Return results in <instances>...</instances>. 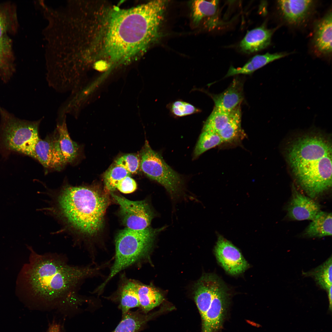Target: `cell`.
<instances>
[{"label": "cell", "mask_w": 332, "mask_h": 332, "mask_svg": "<svg viewBox=\"0 0 332 332\" xmlns=\"http://www.w3.org/2000/svg\"><path fill=\"white\" fill-rule=\"evenodd\" d=\"M28 248L29 262L20 271L16 288L17 295L27 300L46 304L79 302V291L84 281L104 267L72 265L61 254H40Z\"/></svg>", "instance_id": "6da1fadb"}, {"label": "cell", "mask_w": 332, "mask_h": 332, "mask_svg": "<svg viewBox=\"0 0 332 332\" xmlns=\"http://www.w3.org/2000/svg\"><path fill=\"white\" fill-rule=\"evenodd\" d=\"M167 3L155 0L129 9H112L104 22L103 57L124 61L144 52L160 37Z\"/></svg>", "instance_id": "7a4b0ae2"}, {"label": "cell", "mask_w": 332, "mask_h": 332, "mask_svg": "<svg viewBox=\"0 0 332 332\" xmlns=\"http://www.w3.org/2000/svg\"><path fill=\"white\" fill-rule=\"evenodd\" d=\"M288 162L295 179L314 198L332 186V146L322 135L311 133L297 138L287 150Z\"/></svg>", "instance_id": "3957f363"}, {"label": "cell", "mask_w": 332, "mask_h": 332, "mask_svg": "<svg viewBox=\"0 0 332 332\" xmlns=\"http://www.w3.org/2000/svg\"><path fill=\"white\" fill-rule=\"evenodd\" d=\"M106 194L91 188L68 185L58 199L60 214L79 234L91 237L102 229L109 204Z\"/></svg>", "instance_id": "277c9868"}, {"label": "cell", "mask_w": 332, "mask_h": 332, "mask_svg": "<svg viewBox=\"0 0 332 332\" xmlns=\"http://www.w3.org/2000/svg\"><path fill=\"white\" fill-rule=\"evenodd\" d=\"M164 229L149 227L140 230L127 228L121 231L115 241L114 260L110 273L105 280L98 287L103 291L112 279L122 271L137 265L148 256L156 236Z\"/></svg>", "instance_id": "5b68a950"}, {"label": "cell", "mask_w": 332, "mask_h": 332, "mask_svg": "<svg viewBox=\"0 0 332 332\" xmlns=\"http://www.w3.org/2000/svg\"><path fill=\"white\" fill-rule=\"evenodd\" d=\"M0 135L7 149L34 158L35 146L39 139V121H29L18 118L0 106Z\"/></svg>", "instance_id": "8992f818"}, {"label": "cell", "mask_w": 332, "mask_h": 332, "mask_svg": "<svg viewBox=\"0 0 332 332\" xmlns=\"http://www.w3.org/2000/svg\"><path fill=\"white\" fill-rule=\"evenodd\" d=\"M141 155L140 168L145 174L162 185L172 198L179 196L184 185L181 176L151 148L147 141Z\"/></svg>", "instance_id": "52a82bcc"}, {"label": "cell", "mask_w": 332, "mask_h": 332, "mask_svg": "<svg viewBox=\"0 0 332 332\" xmlns=\"http://www.w3.org/2000/svg\"><path fill=\"white\" fill-rule=\"evenodd\" d=\"M111 194L120 206L122 220L126 228L140 230L149 227L155 213L147 202L132 201L112 192Z\"/></svg>", "instance_id": "ba28073f"}, {"label": "cell", "mask_w": 332, "mask_h": 332, "mask_svg": "<svg viewBox=\"0 0 332 332\" xmlns=\"http://www.w3.org/2000/svg\"><path fill=\"white\" fill-rule=\"evenodd\" d=\"M214 253L220 265L231 275H239L249 267L248 263L239 250L221 235L218 236Z\"/></svg>", "instance_id": "9c48e42d"}, {"label": "cell", "mask_w": 332, "mask_h": 332, "mask_svg": "<svg viewBox=\"0 0 332 332\" xmlns=\"http://www.w3.org/2000/svg\"><path fill=\"white\" fill-rule=\"evenodd\" d=\"M227 287L222 282L203 319L201 332H217L221 328L229 299Z\"/></svg>", "instance_id": "30bf717a"}, {"label": "cell", "mask_w": 332, "mask_h": 332, "mask_svg": "<svg viewBox=\"0 0 332 332\" xmlns=\"http://www.w3.org/2000/svg\"><path fill=\"white\" fill-rule=\"evenodd\" d=\"M319 204L312 199L301 194L294 185L292 197L287 208L288 217L292 220H313L321 211Z\"/></svg>", "instance_id": "8fae6325"}, {"label": "cell", "mask_w": 332, "mask_h": 332, "mask_svg": "<svg viewBox=\"0 0 332 332\" xmlns=\"http://www.w3.org/2000/svg\"><path fill=\"white\" fill-rule=\"evenodd\" d=\"M222 282L217 275L206 274L202 276L195 286L194 299L201 319L212 302L216 291Z\"/></svg>", "instance_id": "7c38bea8"}, {"label": "cell", "mask_w": 332, "mask_h": 332, "mask_svg": "<svg viewBox=\"0 0 332 332\" xmlns=\"http://www.w3.org/2000/svg\"><path fill=\"white\" fill-rule=\"evenodd\" d=\"M34 158L45 167L59 169L66 164L56 138L40 139L35 148Z\"/></svg>", "instance_id": "4fadbf2b"}, {"label": "cell", "mask_w": 332, "mask_h": 332, "mask_svg": "<svg viewBox=\"0 0 332 332\" xmlns=\"http://www.w3.org/2000/svg\"><path fill=\"white\" fill-rule=\"evenodd\" d=\"M279 10L288 23L298 25L304 22L309 16L314 2L312 0H279Z\"/></svg>", "instance_id": "5bb4252c"}, {"label": "cell", "mask_w": 332, "mask_h": 332, "mask_svg": "<svg viewBox=\"0 0 332 332\" xmlns=\"http://www.w3.org/2000/svg\"><path fill=\"white\" fill-rule=\"evenodd\" d=\"M211 95L214 102V108L231 112L240 105L244 99L243 82L236 77L223 92Z\"/></svg>", "instance_id": "9a60e30c"}, {"label": "cell", "mask_w": 332, "mask_h": 332, "mask_svg": "<svg viewBox=\"0 0 332 332\" xmlns=\"http://www.w3.org/2000/svg\"><path fill=\"white\" fill-rule=\"evenodd\" d=\"M275 30L262 26L248 31L239 44L240 49L250 53L265 49L270 45Z\"/></svg>", "instance_id": "2e32d148"}, {"label": "cell", "mask_w": 332, "mask_h": 332, "mask_svg": "<svg viewBox=\"0 0 332 332\" xmlns=\"http://www.w3.org/2000/svg\"><path fill=\"white\" fill-rule=\"evenodd\" d=\"M313 43L320 53L327 55L332 52V12H329L316 24Z\"/></svg>", "instance_id": "e0dca14e"}, {"label": "cell", "mask_w": 332, "mask_h": 332, "mask_svg": "<svg viewBox=\"0 0 332 332\" xmlns=\"http://www.w3.org/2000/svg\"><path fill=\"white\" fill-rule=\"evenodd\" d=\"M122 278L116 293L119 296L123 315L131 309L140 307V305L137 292L138 281L124 276Z\"/></svg>", "instance_id": "ac0fdd59"}, {"label": "cell", "mask_w": 332, "mask_h": 332, "mask_svg": "<svg viewBox=\"0 0 332 332\" xmlns=\"http://www.w3.org/2000/svg\"><path fill=\"white\" fill-rule=\"evenodd\" d=\"M289 54L284 52L274 53H267L264 54L256 55L242 67L235 68L233 66H231L225 77L240 74H251L269 63L285 57Z\"/></svg>", "instance_id": "d6986e66"}, {"label": "cell", "mask_w": 332, "mask_h": 332, "mask_svg": "<svg viewBox=\"0 0 332 332\" xmlns=\"http://www.w3.org/2000/svg\"><path fill=\"white\" fill-rule=\"evenodd\" d=\"M57 140L61 152L66 164L75 160L79 155V146L71 139L65 121L57 125Z\"/></svg>", "instance_id": "ffe728a7"}, {"label": "cell", "mask_w": 332, "mask_h": 332, "mask_svg": "<svg viewBox=\"0 0 332 332\" xmlns=\"http://www.w3.org/2000/svg\"><path fill=\"white\" fill-rule=\"evenodd\" d=\"M332 214L319 211L304 231V236L321 238L332 235Z\"/></svg>", "instance_id": "44dd1931"}, {"label": "cell", "mask_w": 332, "mask_h": 332, "mask_svg": "<svg viewBox=\"0 0 332 332\" xmlns=\"http://www.w3.org/2000/svg\"><path fill=\"white\" fill-rule=\"evenodd\" d=\"M137 292L140 307L145 312L158 306L163 301L162 294L152 285L138 281Z\"/></svg>", "instance_id": "7402d4cb"}, {"label": "cell", "mask_w": 332, "mask_h": 332, "mask_svg": "<svg viewBox=\"0 0 332 332\" xmlns=\"http://www.w3.org/2000/svg\"><path fill=\"white\" fill-rule=\"evenodd\" d=\"M240 105L232 111L225 127L219 133L223 142L232 143L239 140L243 133L241 128Z\"/></svg>", "instance_id": "603a6c76"}, {"label": "cell", "mask_w": 332, "mask_h": 332, "mask_svg": "<svg viewBox=\"0 0 332 332\" xmlns=\"http://www.w3.org/2000/svg\"><path fill=\"white\" fill-rule=\"evenodd\" d=\"M332 261L331 256L320 266L303 274L312 277L321 288L327 291L332 285Z\"/></svg>", "instance_id": "cb8c5ba5"}, {"label": "cell", "mask_w": 332, "mask_h": 332, "mask_svg": "<svg viewBox=\"0 0 332 332\" xmlns=\"http://www.w3.org/2000/svg\"><path fill=\"white\" fill-rule=\"evenodd\" d=\"M223 143L219 133L202 131L196 146L193 158L196 159L207 151Z\"/></svg>", "instance_id": "d4e9b609"}, {"label": "cell", "mask_w": 332, "mask_h": 332, "mask_svg": "<svg viewBox=\"0 0 332 332\" xmlns=\"http://www.w3.org/2000/svg\"><path fill=\"white\" fill-rule=\"evenodd\" d=\"M145 317L135 312H128L112 332H136L148 319Z\"/></svg>", "instance_id": "484cf974"}, {"label": "cell", "mask_w": 332, "mask_h": 332, "mask_svg": "<svg viewBox=\"0 0 332 332\" xmlns=\"http://www.w3.org/2000/svg\"><path fill=\"white\" fill-rule=\"evenodd\" d=\"M231 112H227L214 108L205 122L202 131H210L218 133L227 125L230 119Z\"/></svg>", "instance_id": "4316f807"}, {"label": "cell", "mask_w": 332, "mask_h": 332, "mask_svg": "<svg viewBox=\"0 0 332 332\" xmlns=\"http://www.w3.org/2000/svg\"><path fill=\"white\" fill-rule=\"evenodd\" d=\"M218 4L219 1L217 0L194 1L192 4V18L193 23L197 25L204 17L215 14Z\"/></svg>", "instance_id": "83f0119b"}, {"label": "cell", "mask_w": 332, "mask_h": 332, "mask_svg": "<svg viewBox=\"0 0 332 332\" xmlns=\"http://www.w3.org/2000/svg\"><path fill=\"white\" fill-rule=\"evenodd\" d=\"M17 20L16 13L10 5H0V38L14 28Z\"/></svg>", "instance_id": "f1b7e54d"}, {"label": "cell", "mask_w": 332, "mask_h": 332, "mask_svg": "<svg viewBox=\"0 0 332 332\" xmlns=\"http://www.w3.org/2000/svg\"><path fill=\"white\" fill-rule=\"evenodd\" d=\"M131 174L124 168L115 164L109 168L104 174V181L106 188L111 192L115 190L118 183Z\"/></svg>", "instance_id": "f546056e"}, {"label": "cell", "mask_w": 332, "mask_h": 332, "mask_svg": "<svg viewBox=\"0 0 332 332\" xmlns=\"http://www.w3.org/2000/svg\"><path fill=\"white\" fill-rule=\"evenodd\" d=\"M115 164L121 167L131 174L137 172L140 166V162L138 158L132 154L123 156L115 161Z\"/></svg>", "instance_id": "4dcf8cb0"}, {"label": "cell", "mask_w": 332, "mask_h": 332, "mask_svg": "<svg viewBox=\"0 0 332 332\" xmlns=\"http://www.w3.org/2000/svg\"><path fill=\"white\" fill-rule=\"evenodd\" d=\"M170 110L175 116L182 117L199 112L200 110L191 104L181 101H177L172 104Z\"/></svg>", "instance_id": "1f68e13d"}, {"label": "cell", "mask_w": 332, "mask_h": 332, "mask_svg": "<svg viewBox=\"0 0 332 332\" xmlns=\"http://www.w3.org/2000/svg\"><path fill=\"white\" fill-rule=\"evenodd\" d=\"M12 59L0 57V77L5 82L10 79L14 72Z\"/></svg>", "instance_id": "d6a6232c"}, {"label": "cell", "mask_w": 332, "mask_h": 332, "mask_svg": "<svg viewBox=\"0 0 332 332\" xmlns=\"http://www.w3.org/2000/svg\"><path fill=\"white\" fill-rule=\"evenodd\" d=\"M137 184L135 180L130 176L125 177L118 184L117 189L124 194H128L135 191Z\"/></svg>", "instance_id": "836d02e7"}, {"label": "cell", "mask_w": 332, "mask_h": 332, "mask_svg": "<svg viewBox=\"0 0 332 332\" xmlns=\"http://www.w3.org/2000/svg\"><path fill=\"white\" fill-rule=\"evenodd\" d=\"M0 57L13 58L11 42L7 35L0 38Z\"/></svg>", "instance_id": "e575fe53"}, {"label": "cell", "mask_w": 332, "mask_h": 332, "mask_svg": "<svg viewBox=\"0 0 332 332\" xmlns=\"http://www.w3.org/2000/svg\"><path fill=\"white\" fill-rule=\"evenodd\" d=\"M332 287H330L327 290L329 301V310L331 312L332 310Z\"/></svg>", "instance_id": "d590c367"}, {"label": "cell", "mask_w": 332, "mask_h": 332, "mask_svg": "<svg viewBox=\"0 0 332 332\" xmlns=\"http://www.w3.org/2000/svg\"><path fill=\"white\" fill-rule=\"evenodd\" d=\"M47 332H60V327L57 325H52L49 327Z\"/></svg>", "instance_id": "8d00e7d4"}]
</instances>
